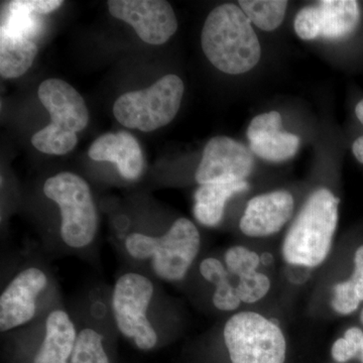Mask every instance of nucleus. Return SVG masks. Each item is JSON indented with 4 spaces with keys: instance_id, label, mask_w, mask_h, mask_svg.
I'll return each mask as SVG.
<instances>
[{
    "instance_id": "7",
    "label": "nucleus",
    "mask_w": 363,
    "mask_h": 363,
    "mask_svg": "<svg viewBox=\"0 0 363 363\" xmlns=\"http://www.w3.org/2000/svg\"><path fill=\"white\" fill-rule=\"evenodd\" d=\"M154 294L152 281L138 272L119 277L112 293L117 329L140 350H152L157 344V332L147 317Z\"/></svg>"
},
{
    "instance_id": "14",
    "label": "nucleus",
    "mask_w": 363,
    "mask_h": 363,
    "mask_svg": "<svg viewBox=\"0 0 363 363\" xmlns=\"http://www.w3.org/2000/svg\"><path fill=\"white\" fill-rule=\"evenodd\" d=\"M90 159L116 164L119 174L126 180H136L142 175L143 157L142 147L135 136L128 131L105 133L91 145Z\"/></svg>"
},
{
    "instance_id": "3",
    "label": "nucleus",
    "mask_w": 363,
    "mask_h": 363,
    "mask_svg": "<svg viewBox=\"0 0 363 363\" xmlns=\"http://www.w3.org/2000/svg\"><path fill=\"white\" fill-rule=\"evenodd\" d=\"M201 238L192 221L179 218L162 236L131 233L125 238V250L138 260L152 259L155 274L164 281L185 279L200 252Z\"/></svg>"
},
{
    "instance_id": "18",
    "label": "nucleus",
    "mask_w": 363,
    "mask_h": 363,
    "mask_svg": "<svg viewBox=\"0 0 363 363\" xmlns=\"http://www.w3.org/2000/svg\"><path fill=\"white\" fill-rule=\"evenodd\" d=\"M38 54L33 40L13 35L1 30L0 33V74L4 79L21 77L32 67Z\"/></svg>"
},
{
    "instance_id": "27",
    "label": "nucleus",
    "mask_w": 363,
    "mask_h": 363,
    "mask_svg": "<svg viewBox=\"0 0 363 363\" xmlns=\"http://www.w3.org/2000/svg\"><path fill=\"white\" fill-rule=\"evenodd\" d=\"M13 6L37 14H48L56 11L64 4L61 0H14Z\"/></svg>"
},
{
    "instance_id": "33",
    "label": "nucleus",
    "mask_w": 363,
    "mask_h": 363,
    "mask_svg": "<svg viewBox=\"0 0 363 363\" xmlns=\"http://www.w3.org/2000/svg\"><path fill=\"white\" fill-rule=\"evenodd\" d=\"M360 321H362V323L363 325V309L362 313H360Z\"/></svg>"
},
{
    "instance_id": "22",
    "label": "nucleus",
    "mask_w": 363,
    "mask_h": 363,
    "mask_svg": "<svg viewBox=\"0 0 363 363\" xmlns=\"http://www.w3.org/2000/svg\"><path fill=\"white\" fill-rule=\"evenodd\" d=\"M78 138L76 133H66L52 124L38 131L32 138L33 147L48 155L63 156L75 149Z\"/></svg>"
},
{
    "instance_id": "10",
    "label": "nucleus",
    "mask_w": 363,
    "mask_h": 363,
    "mask_svg": "<svg viewBox=\"0 0 363 363\" xmlns=\"http://www.w3.org/2000/svg\"><path fill=\"white\" fill-rule=\"evenodd\" d=\"M47 286V276L38 267H28L11 279L0 296L2 333L32 321L37 313L38 298Z\"/></svg>"
},
{
    "instance_id": "19",
    "label": "nucleus",
    "mask_w": 363,
    "mask_h": 363,
    "mask_svg": "<svg viewBox=\"0 0 363 363\" xmlns=\"http://www.w3.org/2000/svg\"><path fill=\"white\" fill-rule=\"evenodd\" d=\"M203 278L215 288L212 302L216 309L223 312L235 311L241 304L240 298L236 293L235 286L229 279V272L221 260L215 257L203 259L199 267Z\"/></svg>"
},
{
    "instance_id": "12",
    "label": "nucleus",
    "mask_w": 363,
    "mask_h": 363,
    "mask_svg": "<svg viewBox=\"0 0 363 363\" xmlns=\"http://www.w3.org/2000/svg\"><path fill=\"white\" fill-rule=\"evenodd\" d=\"M294 212V198L288 191L255 196L247 203L240 219V230L250 238H267L278 233Z\"/></svg>"
},
{
    "instance_id": "32",
    "label": "nucleus",
    "mask_w": 363,
    "mask_h": 363,
    "mask_svg": "<svg viewBox=\"0 0 363 363\" xmlns=\"http://www.w3.org/2000/svg\"><path fill=\"white\" fill-rule=\"evenodd\" d=\"M272 257L269 253H264L262 257H260V262H264V264H269L272 262Z\"/></svg>"
},
{
    "instance_id": "13",
    "label": "nucleus",
    "mask_w": 363,
    "mask_h": 363,
    "mask_svg": "<svg viewBox=\"0 0 363 363\" xmlns=\"http://www.w3.org/2000/svg\"><path fill=\"white\" fill-rule=\"evenodd\" d=\"M247 138L252 152L269 162L288 161L300 147L297 135L281 130V116L278 111L255 117L248 126Z\"/></svg>"
},
{
    "instance_id": "9",
    "label": "nucleus",
    "mask_w": 363,
    "mask_h": 363,
    "mask_svg": "<svg viewBox=\"0 0 363 363\" xmlns=\"http://www.w3.org/2000/svg\"><path fill=\"white\" fill-rule=\"evenodd\" d=\"M255 167L252 150L227 136L211 138L205 147L201 162L196 172V181H245Z\"/></svg>"
},
{
    "instance_id": "35",
    "label": "nucleus",
    "mask_w": 363,
    "mask_h": 363,
    "mask_svg": "<svg viewBox=\"0 0 363 363\" xmlns=\"http://www.w3.org/2000/svg\"><path fill=\"white\" fill-rule=\"evenodd\" d=\"M360 359H362V362L363 363V355H362V357H360Z\"/></svg>"
},
{
    "instance_id": "5",
    "label": "nucleus",
    "mask_w": 363,
    "mask_h": 363,
    "mask_svg": "<svg viewBox=\"0 0 363 363\" xmlns=\"http://www.w3.org/2000/svg\"><path fill=\"white\" fill-rule=\"evenodd\" d=\"M231 363H285L286 338L278 322L255 312L229 318L223 330Z\"/></svg>"
},
{
    "instance_id": "1",
    "label": "nucleus",
    "mask_w": 363,
    "mask_h": 363,
    "mask_svg": "<svg viewBox=\"0 0 363 363\" xmlns=\"http://www.w3.org/2000/svg\"><path fill=\"white\" fill-rule=\"evenodd\" d=\"M201 44L210 63L229 75L252 70L262 55L252 21L233 4H222L209 13L203 26Z\"/></svg>"
},
{
    "instance_id": "28",
    "label": "nucleus",
    "mask_w": 363,
    "mask_h": 363,
    "mask_svg": "<svg viewBox=\"0 0 363 363\" xmlns=\"http://www.w3.org/2000/svg\"><path fill=\"white\" fill-rule=\"evenodd\" d=\"M346 284L350 286L351 290L353 291L360 301H363V264H354V272H353L352 276L348 281H346Z\"/></svg>"
},
{
    "instance_id": "26",
    "label": "nucleus",
    "mask_w": 363,
    "mask_h": 363,
    "mask_svg": "<svg viewBox=\"0 0 363 363\" xmlns=\"http://www.w3.org/2000/svg\"><path fill=\"white\" fill-rule=\"evenodd\" d=\"M362 346L353 343L345 338H339L332 346L331 354L333 359L338 363L350 362L352 358L358 357Z\"/></svg>"
},
{
    "instance_id": "20",
    "label": "nucleus",
    "mask_w": 363,
    "mask_h": 363,
    "mask_svg": "<svg viewBox=\"0 0 363 363\" xmlns=\"http://www.w3.org/2000/svg\"><path fill=\"white\" fill-rule=\"evenodd\" d=\"M240 7L260 30H277L285 18L288 1L286 0H240Z\"/></svg>"
},
{
    "instance_id": "15",
    "label": "nucleus",
    "mask_w": 363,
    "mask_h": 363,
    "mask_svg": "<svg viewBox=\"0 0 363 363\" xmlns=\"http://www.w3.org/2000/svg\"><path fill=\"white\" fill-rule=\"evenodd\" d=\"M77 332L64 310H54L45 321L44 340L33 363H70Z\"/></svg>"
},
{
    "instance_id": "4",
    "label": "nucleus",
    "mask_w": 363,
    "mask_h": 363,
    "mask_svg": "<svg viewBox=\"0 0 363 363\" xmlns=\"http://www.w3.org/2000/svg\"><path fill=\"white\" fill-rule=\"evenodd\" d=\"M45 195L61 212V238L72 248H84L96 236L98 214L89 185L73 173L57 174L45 182Z\"/></svg>"
},
{
    "instance_id": "16",
    "label": "nucleus",
    "mask_w": 363,
    "mask_h": 363,
    "mask_svg": "<svg viewBox=\"0 0 363 363\" xmlns=\"http://www.w3.org/2000/svg\"><path fill=\"white\" fill-rule=\"evenodd\" d=\"M248 189L247 181L212 182L200 185L194 196L196 220L207 227L218 225L223 218L226 202Z\"/></svg>"
},
{
    "instance_id": "31",
    "label": "nucleus",
    "mask_w": 363,
    "mask_h": 363,
    "mask_svg": "<svg viewBox=\"0 0 363 363\" xmlns=\"http://www.w3.org/2000/svg\"><path fill=\"white\" fill-rule=\"evenodd\" d=\"M354 264H363V245L358 247L357 252L354 255Z\"/></svg>"
},
{
    "instance_id": "30",
    "label": "nucleus",
    "mask_w": 363,
    "mask_h": 363,
    "mask_svg": "<svg viewBox=\"0 0 363 363\" xmlns=\"http://www.w3.org/2000/svg\"><path fill=\"white\" fill-rule=\"evenodd\" d=\"M355 113H357L358 121H359L363 125V99L362 101L358 102L357 107H355Z\"/></svg>"
},
{
    "instance_id": "25",
    "label": "nucleus",
    "mask_w": 363,
    "mask_h": 363,
    "mask_svg": "<svg viewBox=\"0 0 363 363\" xmlns=\"http://www.w3.org/2000/svg\"><path fill=\"white\" fill-rule=\"evenodd\" d=\"M294 28L300 39L312 40L321 38V14L319 7L309 6L301 9L294 21Z\"/></svg>"
},
{
    "instance_id": "24",
    "label": "nucleus",
    "mask_w": 363,
    "mask_h": 363,
    "mask_svg": "<svg viewBox=\"0 0 363 363\" xmlns=\"http://www.w3.org/2000/svg\"><path fill=\"white\" fill-rule=\"evenodd\" d=\"M260 264V257L243 247H233L225 252V266L229 274L241 277L257 272Z\"/></svg>"
},
{
    "instance_id": "34",
    "label": "nucleus",
    "mask_w": 363,
    "mask_h": 363,
    "mask_svg": "<svg viewBox=\"0 0 363 363\" xmlns=\"http://www.w3.org/2000/svg\"><path fill=\"white\" fill-rule=\"evenodd\" d=\"M362 355H363V342L362 345V350H360L359 357H362Z\"/></svg>"
},
{
    "instance_id": "8",
    "label": "nucleus",
    "mask_w": 363,
    "mask_h": 363,
    "mask_svg": "<svg viewBox=\"0 0 363 363\" xmlns=\"http://www.w3.org/2000/svg\"><path fill=\"white\" fill-rule=\"evenodd\" d=\"M107 4L111 16L133 26L147 44H164L178 28L176 14L168 1L111 0Z\"/></svg>"
},
{
    "instance_id": "6",
    "label": "nucleus",
    "mask_w": 363,
    "mask_h": 363,
    "mask_svg": "<svg viewBox=\"0 0 363 363\" xmlns=\"http://www.w3.org/2000/svg\"><path fill=\"white\" fill-rule=\"evenodd\" d=\"M183 95V81L169 74L147 89L121 95L114 104V116L125 128L150 133L175 118Z\"/></svg>"
},
{
    "instance_id": "23",
    "label": "nucleus",
    "mask_w": 363,
    "mask_h": 363,
    "mask_svg": "<svg viewBox=\"0 0 363 363\" xmlns=\"http://www.w3.org/2000/svg\"><path fill=\"white\" fill-rule=\"evenodd\" d=\"M235 288L241 303L252 304L266 297L271 289V281L266 274L255 272L241 277Z\"/></svg>"
},
{
    "instance_id": "21",
    "label": "nucleus",
    "mask_w": 363,
    "mask_h": 363,
    "mask_svg": "<svg viewBox=\"0 0 363 363\" xmlns=\"http://www.w3.org/2000/svg\"><path fill=\"white\" fill-rule=\"evenodd\" d=\"M70 363H111L104 348V336L92 328L79 332Z\"/></svg>"
},
{
    "instance_id": "11",
    "label": "nucleus",
    "mask_w": 363,
    "mask_h": 363,
    "mask_svg": "<svg viewBox=\"0 0 363 363\" xmlns=\"http://www.w3.org/2000/svg\"><path fill=\"white\" fill-rule=\"evenodd\" d=\"M40 101L49 111L52 124L66 133H77L89 123V112L77 90L61 79H47L38 91Z\"/></svg>"
},
{
    "instance_id": "2",
    "label": "nucleus",
    "mask_w": 363,
    "mask_h": 363,
    "mask_svg": "<svg viewBox=\"0 0 363 363\" xmlns=\"http://www.w3.org/2000/svg\"><path fill=\"white\" fill-rule=\"evenodd\" d=\"M339 199L328 189L314 191L303 205L283 243V257L293 266L316 267L330 252L338 223Z\"/></svg>"
},
{
    "instance_id": "17",
    "label": "nucleus",
    "mask_w": 363,
    "mask_h": 363,
    "mask_svg": "<svg viewBox=\"0 0 363 363\" xmlns=\"http://www.w3.org/2000/svg\"><path fill=\"white\" fill-rule=\"evenodd\" d=\"M318 7L321 14V38L324 39H346L359 25V4L354 0H322Z\"/></svg>"
},
{
    "instance_id": "29",
    "label": "nucleus",
    "mask_w": 363,
    "mask_h": 363,
    "mask_svg": "<svg viewBox=\"0 0 363 363\" xmlns=\"http://www.w3.org/2000/svg\"><path fill=\"white\" fill-rule=\"evenodd\" d=\"M352 152L357 161L363 164V135L359 136L352 145Z\"/></svg>"
}]
</instances>
